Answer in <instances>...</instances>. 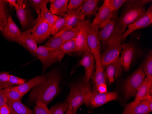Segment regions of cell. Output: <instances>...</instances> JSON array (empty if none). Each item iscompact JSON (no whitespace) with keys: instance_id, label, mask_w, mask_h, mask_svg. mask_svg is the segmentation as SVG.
<instances>
[{"instance_id":"cell-1","label":"cell","mask_w":152,"mask_h":114,"mask_svg":"<svg viewBox=\"0 0 152 114\" xmlns=\"http://www.w3.org/2000/svg\"><path fill=\"white\" fill-rule=\"evenodd\" d=\"M45 80L32 88L28 100L36 103L41 101L48 105L59 92L61 74L59 71L53 70L45 75Z\"/></svg>"},{"instance_id":"cell-2","label":"cell","mask_w":152,"mask_h":114,"mask_svg":"<svg viewBox=\"0 0 152 114\" xmlns=\"http://www.w3.org/2000/svg\"><path fill=\"white\" fill-rule=\"evenodd\" d=\"M90 89L89 85L83 80L72 85L69 95L66 98V102L73 114H76L80 106L85 103L86 96Z\"/></svg>"},{"instance_id":"cell-3","label":"cell","mask_w":152,"mask_h":114,"mask_svg":"<svg viewBox=\"0 0 152 114\" xmlns=\"http://www.w3.org/2000/svg\"><path fill=\"white\" fill-rule=\"evenodd\" d=\"M125 11L116 21L115 28L117 33L123 35L126 28L146 12L144 7L126 6Z\"/></svg>"},{"instance_id":"cell-4","label":"cell","mask_w":152,"mask_h":114,"mask_svg":"<svg viewBox=\"0 0 152 114\" xmlns=\"http://www.w3.org/2000/svg\"><path fill=\"white\" fill-rule=\"evenodd\" d=\"M145 78L142 66H140L130 75L126 80L123 89V96L125 100L135 96Z\"/></svg>"},{"instance_id":"cell-5","label":"cell","mask_w":152,"mask_h":114,"mask_svg":"<svg viewBox=\"0 0 152 114\" xmlns=\"http://www.w3.org/2000/svg\"><path fill=\"white\" fill-rule=\"evenodd\" d=\"M86 31L87 44L90 51L94 57L95 60H100L101 45L98 37L99 27L92 24L89 20L83 22Z\"/></svg>"},{"instance_id":"cell-6","label":"cell","mask_w":152,"mask_h":114,"mask_svg":"<svg viewBox=\"0 0 152 114\" xmlns=\"http://www.w3.org/2000/svg\"><path fill=\"white\" fill-rule=\"evenodd\" d=\"M117 17H113L102 28L98 33L100 43L103 47H107L113 42L122 39V35L117 33L115 28Z\"/></svg>"},{"instance_id":"cell-7","label":"cell","mask_w":152,"mask_h":114,"mask_svg":"<svg viewBox=\"0 0 152 114\" xmlns=\"http://www.w3.org/2000/svg\"><path fill=\"white\" fill-rule=\"evenodd\" d=\"M118 98V95L115 92L100 93L97 91H92L90 89L87 93L84 103L87 106L96 108Z\"/></svg>"},{"instance_id":"cell-8","label":"cell","mask_w":152,"mask_h":114,"mask_svg":"<svg viewBox=\"0 0 152 114\" xmlns=\"http://www.w3.org/2000/svg\"><path fill=\"white\" fill-rule=\"evenodd\" d=\"M122 39H120L113 42L107 46L104 52L101 54L100 62L103 67L120 58V53L126 44L122 43Z\"/></svg>"},{"instance_id":"cell-9","label":"cell","mask_w":152,"mask_h":114,"mask_svg":"<svg viewBox=\"0 0 152 114\" xmlns=\"http://www.w3.org/2000/svg\"><path fill=\"white\" fill-rule=\"evenodd\" d=\"M19 8L17 10V16L23 29H31L35 24L31 11L29 8L28 2L24 0H18Z\"/></svg>"},{"instance_id":"cell-10","label":"cell","mask_w":152,"mask_h":114,"mask_svg":"<svg viewBox=\"0 0 152 114\" xmlns=\"http://www.w3.org/2000/svg\"><path fill=\"white\" fill-rule=\"evenodd\" d=\"M51 26L38 16L35 20V24L33 27L29 30L32 36L36 42L37 43H40L44 42L51 35Z\"/></svg>"},{"instance_id":"cell-11","label":"cell","mask_w":152,"mask_h":114,"mask_svg":"<svg viewBox=\"0 0 152 114\" xmlns=\"http://www.w3.org/2000/svg\"><path fill=\"white\" fill-rule=\"evenodd\" d=\"M152 23V6L150 5L145 13L128 26L127 30L122 35V41L135 31L149 26Z\"/></svg>"},{"instance_id":"cell-12","label":"cell","mask_w":152,"mask_h":114,"mask_svg":"<svg viewBox=\"0 0 152 114\" xmlns=\"http://www.w3.org/2000/svg\"><path fill=\"white\" fill-rule=\"evenodd\" d=\"M113 17L112 10L109 5V0H105L102 6L99 9V12L92 22V24L102 28L110 21Z\"/></svg>"},{"instance_id":"cell-13","label":"cell","mask_w":152,"mask_h":114,"mask_svg":"<svg viewBox=\"0 0 152 114\" xmlns=\"http://www.w3.org/2000/svg\"><path fill=\"white\" fill-rule=\"evenodd\" d=\"M34 56H36L42 63L43 72L58 61L54 51L44 45L38 47Z\"/></svg>"},{"instance_id":"cell-14","label":"cell","mask_w":152,"mask_h":114,"mask_svg":"<svg viewBox=\"0 0 152 114\" xmlns=\"http://www.w3.org/2000/svg\"><path fill=\"white\" fill-rule=\"evenodd\" d=\"M94 57L90 50L84 52L82 59L78 63L79 66L84 67L85 69V74L83 81L89 85L90 80L93 77L94 68Z\"/></svg>"},{"instance_id":"cell-15","label":"cell","mask_w":152,"mask_h":114,"mask_svg":"<svg viewBox=\"0 0 152 114\" xmlns=\"http://www.w3.org/2000/svg\"><path fill=\"white\" fill-rule=\"evenodd\" d=\"M13 42L23 46L34 55L38 48L37 43L32 36L29 30L22 32L19 36L14 40Z\"/></svg>"},{"instance_id":"cell-16","label":"cell","mask_w":152,"mask_h":114,"mask_svg":"<svg viewBox=\"0 0 152 114\" xmlns=\"http://www.w3.org/2000/svg\"><path fill=\"white\" fill-rule=\"evenodd\" d=\"M135 54V48L132 43L125 44V46L122 51V55L120 57V62L123 68L128 71Z\"/></svg>"},{"instance_id":"cell-17","label":"cell","mask_w":152,"mask_h":114,"mask_svg":"<svg viewBox=\"0 0 152 114\" xmlns=\"http://www.w3.org/2000/svg\"><path fill=\"white\" fill-rule=\"evenodd\" d=\"M2 32L5 38L13 42L22 33L11 16L8 17L7 24L4 27Z\"/></svg>"},{"instance_id":"cell-18","label":"cell","mask_w":152,"mask_h":114,"mask_svg":"<svg viewBox=\"0 0 152 114\" xmlns=\"http://www.w3.org/2000/svg\"><path fill=\"white\" fill-rule=\"evenodd\" d=\"M67 14L68 15V19L64 26L59 31L73 28L85 20V16L81 13L80 9L67 13Z\"/></svg>"},{"instance_id":"cell-19","label":"cell","mask_w":152,"mask_h":114,"mask_svg":"<svg viewBox=\"0 0 152 114\" xmlns=\"http://www.w3.org/2000/svg\"><path fill=\"white\" fill-rule=\"evenodd\" d=\"M50 11L59 17H64L68 12V0H51Z\"/></svg>"},{"instance_id":"cell-20","label":"cell","mask_w":152,"mask_h":114,"mask_svg":"<svg viewBox=\"0 0 152 114\" xmlns=\"http://www.w3.org/2000/svg\"><path fill=\"white\" fill-rule=\"evenodd\" d=\"M106 67V73L107 79L110 84L113 83L115 79L121 75L123 67L120 62V58Z\"/></svg>"},{"instance_id":"cell-21","label":"cell","mask_w":152,"mask_h":114,"mask_svg":"<svg viewBox=\"0 0 152 114\" xmlns=\"http://www.w3.org/2000/svg\"><path fill=\"white\" fill-rule=\"evenodd\" d=\"M83 22L80 23V30L77 36L75 38L76 53H84L89 50L87 44L86 31L83 24Z\"/></svg>"},{"instance_id":"cell-22","label":"cell","mask_w":152,"mask_h":114,"mask_svg":"<svg viewBox=\"0 0 152 114\" xmlns=\"http://www.w3.org/2000/svg\"><path fill=\"white\" fill-rule=\"evenodd\" d=\"M45 79V75L37 76L31 79L28 82H26L23 85H20L19 86H14L13 88L17 90L24 96L27 94L30 90H32V88L43 82Z\"/></svg>"},{"instance_id":"cell-23","label":"cell","mask_w":152,"mask_h":114,"mask_svg":"<svg viewBox=\"0 0 152 114\" xmlns=\"http://www.w3.org/2000/svg\"><path fill=\"white\" fill-rule=\"evenodd\" d=\"M7 105L11 114H33V111L25 105L21 101H7Z\"/></svg>"},{"instance_id":"cell-24","label":"cell","mask_w":152,"mask_h":114,"mask_svg":"<svg viewBox=\"0 0 152 114\" xmlns=\"http://www.w3.org/2000/svg\"><path fill=\"white\" fill-rule=\"evenodd\" d=\"M96 71L94 76L95 89L97 86L102 84H106L107 76L104 69V67L102 65L100 60L96 61Z\"/></svg>"},{"instance_id":"cell-25","label":"cell","mask_w":152,"mask_h":114,"mask_svg":"<svg viewBox=\"0 0 152 114\" xmlns=\"http://www.w3.org/2000/svg\"><path fill=\"white\" fill-rule=\"evenodd\" d=\"M98 0H85L83 1L80 8V12L84 16H93L98 9Z\"/></svg>"},{"instance_id":"cell-26","label":"cell","mask_w":152,"mask_h":114,"mask_svg":"<svg viewBox=\"0 0 152 114\" xmlns=\"http://www.w3.org/2000/svg\"><path fill=\"white\" fill-rule=\"evenodd\" d=\"M50 1L42 0L41 3V13L39 16L52 26V25L59 17L54 15L50 12V10L48 9L47 4Z\"/></svg>"},{"instance_id":"cell-27","label":"cell","mask_w":152,"mask_h":114,"mask_svg":"<svg viewBox=\"0 0 152 114\" xmlns=\"http://www.w3.org/2000/svg\"><path fill=\"white\" fill-rule=\"evenodd\" d=\"M80 30V24L77 26L73 28L65 30L62 31H59L53 35L54 36H60L63 39L64 42H66L71 39L75 38L79 32Z\"/></svg>"},{"instance_id":"cell-28","label":"cell","mask_w":152,"mask_h":114,"mask_svg":"<svg viewBox=\"0 0 152 114\" xmlns=\"http://www.w3.org/2000/svg\"><path fill=\"white\" fill-rule=\"evenodd\" d=\"M7 101H21L23 96L13 88L0 90Z\"/></svg>"},{"instance_id":"cell-29","label":"cell","mask_w":152,"mask_h":114,"mask_svg":"<svg viewBox=\"0 0 152 114\" xmlns=\"http://www.w3.org/2000/svg\"><path fill=\"white\" fill-rule=\"evenodd\" d=\"M64 43V42L60 37L53 36V37L48 40L44 46L55 52L60 49Z\"/></svg>"},{"instance_id":"cell-30","label":"cell","mask_w":152,"mask_h":114,"mask_svg":"<svg viewBox=\"0 0 152 114\" xmlns=\"http://www.w3.org/2000/svg\"><path fill=\"white\" fill-rule=\"evenodd\" d=\"M76 45L75 38L64 42L61 45L60 51L63 57L66 54L76 53Z\"/></svg>"},{"instance_id":"cell-31","label":"cell","mask_w":152,"mask_h":114,"mask_svg":"<svg viewBox=\"0 0 152 114\" xmlns=\"http://www.w3.org/2000/svg\"><path fill=\"white\" fill-rule=\"evenodd\" d=\"M146 78L152 79V53L150 52L144 60L142 66Z\"/></svg>"},{"instance_id":"cell-32","label":"cell","mask_w":152,"mask_h":114,"mask_svg":"<svg viewBox=\"0 0 152 114\" xmlns=\"http://www.w3.org/2000/svg\"><path fill=\"white\" fill-rule=\"evenodd\" d=\"M7 3L5 0H0V25L4 27L9 16L7 8Z\"/></svg>"},{"instance_id":"cell-33","label":"cell","mask_w":152,"mask_h":114,"mask_svg":"<svg viewBox=\"0 0 152 114\" xmlns=\"http://www.w3.org/2000/svg\"><path fill=\"white\" fill-rule=\"evenodd\" d=\"M68 18L67 14L64 17H59L51 26V35L53 36L60 30L61 29L64 25Z\"/></svg>"},{"instance_id":"cell-34","label":"cell","mask_w":152,"mask_h":114,"mask_svg":"<svg viewBox=\"0 0 152 114\" xmlns=\"http://www.w3.org/2000/svg\"><path fill=\"white\" fill-rule=\"evenodd\" d=\"M150 112L148 105L141 100L135 106L131 114H149Z\"/></svg>"},{"instance_id":"cell-35","label":"cell","mask_w":152,"mask_h":114,"mask_svg":"<svg viewBox=\"0 0 152 114\" xmlns=\"http://www.w3.org/2000/svg\"><path fill=\"white\" fill-rule=\"evenodd\" d=\"M68 109V104L65 102L53 106L49 110L48 114H65Z\"/></svg>"},{"instance_id":"cell-36","label":"cell","mask_w":152,"mask_h":114,"mask_svg":"<svg viewBox=\"0 0 152 114\" xmlns=\"http://www.w3.org/2000/svg\"><path fill=\"white\" fill-rule=\"evenodd\" d=\"M9 73L8 72L0 73V90L12 88L14 87L9 82Z\"/></svg>"},{"instance_id":"cell-37","label":"cell","mask_w":152,"mask_h":114,"mask_svg":"<svg viewBox=\"0 0 152 114\" xmlns=\"http://www.w3.org/2000/svg\"><path fill=\"white\" fill-rule=\"evenodd\" d=\"M126 1V0H109V5L114 17H117V12Z\"/></svg>"},{"instance_id":"cell-38","label":"cell","mask_w":152,"mask_h":114,"mask_svg":"<svg viewBox=\"0 0 152 114\" xmlns=\"http://www.w3.org/2000/svg\"><path fill=\"white\" fill-rule=\"evenodd\" d=\"M47 105L41 101L37 102L34 107V113L35 114H48L49 109Z\"/></svg>"},{"instance_id":"cell-39","label":"cell","mask_w":152,"mask_h":114,"mask_svg":"<svg viewBox=\"0 0 152 114\" xmlns=\"http://www.w3.org/2000/svg\"><path fill=\"white\" fill-rule=\"evenodd\" d=\"M83 0H70L68 4V13L80 9Z\"/></svg>"},{"instance_id":"cell-40","label":"cell","mask_w":152,"mask_h":114,"mask_svg":"<svg viewBox=\"0 0 152 114\" xmlns=\"http://www.w3.org/2000/svg\"><path fill=\"white\" fill-rule=\"evenodd\" d=\"M9 82L13 86H19L26 83L25 80L23 78L17 77L12 74H9Z\"/></svg>"},{"instance_id":"cell-41","label":"cell","mask_w":152,"mask_h":114,"mask_svg":"<svg viewBox=\"0 0 152 114\" xmlns=\"http://www.w3.org/2000/svg\"><path fill=\"white\" fill-rule=\"evenodd\" d=\"M151 1L148 0H139V1H127L126 6H135V7H144L148 3L151 2Z\"/></svg>"},{"instance_id":"cell-42","label":"cell","mask_w":152,"mask_h":114,"mask_svg":"<svg viewBox=\"0 0 152 114\" xmlns=\"http://www.w3.org/2000/svg\"><path fill=\"white\" fill-rule=\"evenodd\" d=\"M29 3H30V5L35 10L37 15H40L41 13V3L42 0H30L28 1Z\"/></svg>"},{"instance_id":"cell-43","label":"cell","mask_w":152,"mask_h":114,"mask_svg":"<svg viewBox=\"0 0 152 114\" xmlns=\"http://www.w3.org/2000/svg\"><path fill=\"white\" fill-rule=\"evenodd\" d=\"M143 101L145 102L148 105V107L150 109V111H152V96L151 95H148L144 96L142 99Z\"/></svg>"},{"instance_id":"cell-44","label":"cell","mask_w":152,"mask_h":114,"mask_svg":"<svg viewBox=\"0 0 152 114\" xmlns=\"http://www.w3.org/2000/svg\"><path fill=\"white\" fill-rule=\"evenodd\" d=\"M94 90L97 91L100 93H104L107 92V86L106 84L99 85Z\"/></svg>"},{"instance_id":"cell-45","label":"cell","mask_w":152,"mask_h":114,"mask_svg":"<svg viewBox=\"0 0 152 114\" xmlns=\"http://www.w3.org/2000/svg\"><path fill=\"white\" fill-rule=\"evenodd\" d=\"M0 114H11L10 109L7 104L0 107Z\"/></svg>"},{"instance_id":"cell-46","label":"cell","mask_w":152,"mask_h":114,"mask_svg":"<svg viewBox=\"0 0 152 114\" xmlns=\"http://www.w3.org/2000/svg\"><path fill=\"white\" fill-rule=\"evenodd\" d=\"M7 99L0 90V107L7 104Z\"/></svg>"},{"instance_id":"cell-47","label":"cell","mask_w":152,"mask_h":114,"mask_svg":"<svg viewBox=\"0 0 152 114\" xmlns=\"http://www.w3.org/2000/svg\"><path fill=\"white\" fill-rule=\"evenodd\" d=\"M6 1H7V3L9 4V5L11 7H14L16 9V10L18 9V5L17 1H16V0H7Z\"/></svg>"},{"instance_id":"cell-48","label":"cell","mask_w":152,"mask_h":114,"mask_svg":"<svg viewBox=\"0 0 152 114\" xmlns=\"http://www.w3.org/2000/svg\"><path fill=\"white\" fill-rule=\"evenodd\" d=\"M66 114H73V112H72V111L71 110L68 108V110L66 111Z\"/></svg>"},{"instance_id":"cell-49","label":"cell","mask_w":152,"mask_h":114,"mask_svg":"<svg viewBox=\"0 0 152 114\" xmlns=\"http://www.w3.org/2000/svg\"><path fill=\"white\" fill-rule=\"evenodd\" d=\"M3 29H4V27H3L2 26L0 25V31L2 32L3 31Z\"/></svg>"}]
</instances>
